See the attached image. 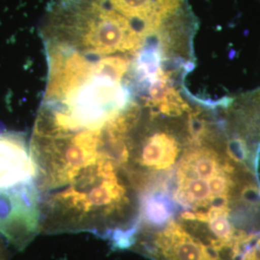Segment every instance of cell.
<instances>
[{
  "mask_svg": "<svg viewBox=\"0 0 260 260\" xmlns=\"http://www.w3.org/2000/svg\"><path fill=\"white\" fill-rule=\"evenodd\" d=\"M41 233V194L30 142L0 129V235L24 250Z\"/></svg>",
  "mask_w": 260,
  "mask_h": 260,
  "instance_id": "1",
  "label": "cell"
},
{
  "mask_svg": "<svg viewBox=\"0 0 260 260\" xmlns=\"http://www.w3.org/2000/svg\"><path fill=\"white\" fill-rule=\"evenodd\" d=\"M8 259L7 247L5 245V239L0 235V260Z\"/></svg>",
  "mask_w": 260,
  "mask_h": 260,
  "instance_id": "2",
  "label": "cell"
}]
</instances>
